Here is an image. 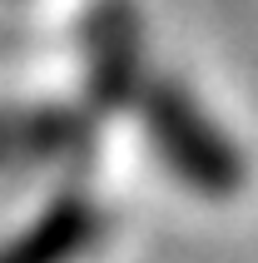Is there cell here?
I'll return each instance as SVG.
<instances>
[{
    "label": "cell",
    "mask_w": 258,
    "mask_h": 263,
    "mask_svg": "<svg viewBox=\"0 0 258 263\" xmlns=\"http://www.w3.org/2000/svg\"><path fill=\"white\" fill-rule=\"evenodd\" d=\"M80 50H85V104L95 115L109 109H134L144 85L154 80L144 60V30L139 15L124 0H100L80 25Z\"/></svg>",
    "instance_id": "cell-3"
},
{
    "label": "cell",
    "mask_w": 258,
    "mask_h": 263,
    "mask_svg": "<svg viewBox=\"0 0 258 263\" xmlns=\"http://www.w3.org/2000/svg\"><path fill=\"white\" fill-rule=\"evenodd\" d=\"M20 129H25V104L5 100L0 104V179L20 169Z\"/></svg>",
    "instance_id": "cell-5"
},
{
    "label": "cell",
    "mask_w": 258,
    "mask_h": 263,
    "mask_svg": "<svg viewBox=\"0 0 258 263\" xmlns=\"http://www.w3.org/2000/svg\"><path fill=\"white\" fill-rule=\"evenodd\" d=\"M115 234V209L85 184H60L15 234L0 238V263H89Z\"/></svg>",
    "instance_id": "cell-2"
},
{
    "label": "cell",
    "mask_w": 258,
    "mask_h": 263,
    "mask_svg": "<svg viewBox=\"0 0 258 263\" xmlns=\"http://www.w3.org/2000/svg\"><path fill=\"white\" fill-rule=\"evenodd\" d=\"M100 149V115L85 100H45L25 104V129H20V169L30 174H75L85 169Z\"/></svg>",
    "instance_id": "cell-4"
},
{
    "label": "cell",
    "mask_w": 258,
    "mask_h": 263,
    "mask_svg": "<svg viewBox=\"0 0 258 263\" xmlns=\"http://www.w3.org/2000/svg\"><path fill=\"white\" fill-rule=\"evenodd\" d=\"M134 115H139L149 154L164 164V174L179 189L199 194V199H214V204H224V199L248 189L244 144L224 129V119L179 74L154 70V80L144 85L139 104H134Z\"/></svg>",
    "instance_id": "cell-1"
}]
</instances>
